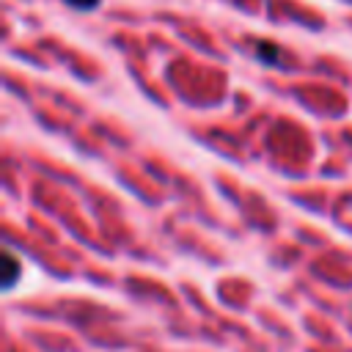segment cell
I'll use <instances>...</instances> for the list:
<instances>
[{
	"label": "cell",
	"instance_id": "obj_3",
	"mask_svg": "<svg viewBox=\"0 0 352 352\" xmlns=\"http://www.w3.org/2000/svg\"><path fill=\"white\" fill-rule=\"evenodd\" d=\"M63 3L74 11H94V8H99L102 0H63Z\"/></svg>",
	"mask_w": 352,
	"mask_h": 352
},
{
	"label": "cell",
	"instance_id": "obj_2",
	"mask_svg": "<svg viewBox=\"0 0 352 352\" xmlns=\"http://www.w3.org/2000/svg\"><path fill=\"white\" fill-rule=\"evenodd\" d=\"M19 275H22L19 258H16L11 250H6V253H3V289H6V292L14 289V283L19 280Z\"/></svg>",
	"mask_w": 352,
	"mask_h": 352
},
{
	"label": "cell",
	"instance_id": "obj_1",
	"mask_svg": "<svg viewBox=\"0 0 352 352\" xmlns=\"http://www.w3.org/2000/svg\"><path fill=\"white\" fill-rule=\"evenodd\" d=\"M253 55H256L264 66H278L280 58H283V52H280V47H278L275 41H256V44H253Z\"/></svg>",
	"mask_w": 352,
	"mask_h": 352
}]
</instances>
